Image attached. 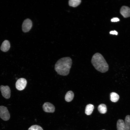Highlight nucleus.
<instances>
[{
	"label": "nucleus",
	"mask_w": 130,
	"mask_h": 130,
	"mask_svg": "<svg viewBox=\"0 0 130 130\" xmlns=\"http://www.w3.org/2000/svg\"><path fill=\"white\" fill-rule=\"evenodd\" d=\"M72 63V59L69 57L61 58L56 63L55 70L58 74L62 76H66L69 73Z\"/></svg>",
	"instance_id": "f257e3e1"
},
{
	"label": "nucleus",
	"mask_w": 130,
	"mask_h": 130,
	"mask_svg": "<svg viewBox=\"0 0 130 130\" xmlns=\"http://www.w3.org/2000/svg\"><path fill=\"white\" fill-rule=\"evenodd\" d=\"M91 63L95 69L102 73L105 72L108 70L109 66L103 56L97 53L93 56Z\"/></svg>",
	"instance_id": "f03ea898"
},
{
	"label": "nucleus",
	"mask_w": 130,
	"mask_h": 130,
	"mask_svg": "<svg viewBox=\"0 0 130 130\" xmlns=\"http://www.w3.org/2000/svg\"><path fill=\"white\" fill-rule=\"evenodd\" d=\"M10 117L7 108L3 106H0V117L3 120L7 121L9 119Z\"/></svg>",
	"instance_id": "7ed1b4c3"
},
{
	"label": "nucleus",
	"mask_w": 130,
	"mask_h": 130,
	"mask_svg": "<svg viewBox=\"0 0 130 130\" xmlns=\"http://www.w3.org/2000/svg\"><path fill=\"white\" fill-rule=\"evenodd\" d=\"M27 83V81L25 79L22 78H20L16 82V88L18 90H23L25 88Z\"/></svg>",
	"instance_id": "20e7f679"
},
{
	"label": "nucleus",
	"mask_w": 130,
	"mask_h": 130,
	"mask_svg": "<svg viewBox=\"0 0 130 130\" xmlns=\"http://www.w3.org/2000/svg\"><path fill=\"white\" fill-rule=\"evenodd\" d=\"M0 90L3 96L6 99L9 98L10 97L11 91L9 87L7 85H1L0 86Z\"/></svg>",
	"instance_id": "39448f33"
},
{
	"label": "nucleus",
	"mask_w": 130,
	"mask_h": 130,
	"mask_svg": "<svg viewBox=\"0 0 130 130\" xmlns=\"http://www.w3.org/2000/svg\"><path fill=\"white\" fill-rule=\"evenodd\" d=\"M32 26V23L31 20L28 19L25 20L22 25V29L25 32H28L31 29Z\"/></svg>",
	"instance_id": "423d86ee"
},
{
	"label": "nucleus",
	"mask_w": 130,
	"mask_h": 130,
	"mask_svg": "<svg viewBox=\"0 0 130 130\" xmlns=\"http://www.w3.org/2000/svg\"><path fill=\"white\" fill-rule=\"evenodd\" d=\"M42 107L44 111L46 112L53 113L55 111V107L54 106L49 102L44 103Z\"/></svg>",
	"instance_id": "0eeeda50"
},
{
	"label": "nucleus",
	"mask_w": 130,
	"mask_h": 130,
	"mask_svg": "<svg viewBox=\"0 0 130 130\" xmlns=\"http://www.w3.org/2000/svg\"><path fill=\"white\" fill-rule=\"evenodd\" d=\"M120 13L124 18L130 16V8L126 6H123L121 8Z\"/></svg>",
	"instance_id": "6e6552de"
},
{
	"label": "nucleus",
	"mask_w": 130,
	"mask_h": 130,
	"mask_svg": "<svg viewBox=\"0 0 130 130\" xmlns=\"http://www.w3.org/2000/svg\"><path fill=\"white\" fill-rule=\"evenodd\" d=\"M10 47V44L9 41L5 40L2 42L0 47L2 51L6 52L8 51Z\"/></svg>",
	"instance_id": "1a4fd4ad"
},
{
	"label": "nucleus",
	"mask_w": 130,
	"mask_h": 130,
	"mask_svg": "<svg viewBox=\"0 0 130 130\" xmlns=\"http://www.w3.org/2000/svg\"><path fill=\"white\" fill-rule=\"evenodd\" d=\"M117 130H126L124 121L122 120L119 119L117 122Z\"/></svg>",
	"instance_id": "9d476101"
},
{
	"label": "nucleus",
	"mask_w": 130,
	"mask_h": 130,
	"mask_svg": "<svg viewBox=\"0 0 130 130\" xmlns=\"http://www.w3.org/2000/svg\"><path fill=\"white\" fill-rule=\"evenodd\" d=\"M74 96V93L72 91H68L65 94V100L67 102H70L73 100Z\"/></svg>",
	"instance_id": "9b49d317"
},
{
	"label": "nucleus",
	"mask_w": 130,
	"mask_h": 130,
	"mask_svg": "<svg viewBox=\"0 0 130 130\" xmlns=\"http://www.w3.org/2000/svg\"><path fill=\"white\" fill-rule=\"evenodd\" d=\"M94 108V105L89 104L86 106L85 110V113L87 115H90L92 113Z\"/></svg>",
	"instance_id": "f8f14e48"
},
{
	"label": "nucleus",
	"mask_w": 130,
	"mask_h": 130,
	"mask_svg": "<svg viewBox=\"0 0 130 130\" xmlns=\"http://www.w3.org/2000/svg\"><path fill=\"white\" fill-rule=\"evenodd\" d=\"M119 98L118 95L116 92H112L110 94V100L112 102H117L119 99Z\"/></svg>",
	"instance_id": "ddd939ff"
},
{
	"label": "nucleus",
	"mask_w": 130,
	"mask_h": 130,
	"mask_svg": "<svg viewBox=\"0 0 130 130\" xmlns=\"http://www.w3.org/2000/svg\"><path fill=\"white\" fill-rule=\"evenodd\" d=\"M81 2L80 0H70L69 1V4L70 6L75 7L79 5Z\"/></svg>",
	"instance_id": "4468645a"
},
{
	"label": "nucleus",
	"mask_w": 130,
	"mask_h": 130,
	"mask_svg": "<svg viewBox=\"0 0 130 130\" xmlns=\"http://www.w3.org/2000/svg\"><path fill=\"white\" fill-rule=\"evenodd\" d=\"M98 109L100 113L104 114L107 111V108L106 105L104 104H100L98 107Z\"/></svg>",
	"instance_id": "2eb2a0df"
},
{
	"label": "nucleus",
	"mask_w": 130,
	"mask_h": 130,
	"mask_svg": "<svg viewBox=\"0 0 130 130\" xmlns=\"http://www.w3.org/2000/svg\"><path fill=\"white\" fill-rule=\"evenodd\" d=\"M124 123L126 130H130V115H127L125 117Z\"/></svg>",
	"instance_id": "dca6fc26"
},
{
	"label": "nucleus",
	"mask_w": 130,
	"mask_h": 130,
	"mask_svg": "<svg viewBox=\"0 0 130 130\" xmlns=\"http://www.w3.org/2000/svg\"><path fill=\"white\" fill-rule=\"evenodd\" d=\"M28 130H43L42 128L40 126L35 125L31 126Z\"/></svg>",
	"instance_id": "f3484780"
},
{
	"label": "nucleus",
	"mask_w": 130,
	"mask_h": 130,
	"mask_svg": "<svg viewBox=\"0 0 130 130\" xmlns=\"http://www.w3.org/2000/svg\"><path fill=\"white\" fill-rule=\"evenodd\" d=\"M119 19L117 18H114L111 20V21L112 22H117L119 21Z\"/></svg>",
	"instance_id": "a211bd4d"
},
{
	"label": "nucleus",
	"mask_w": 130,
	"mask_h": 130,
	"mask_svg": "<svg viewBox=\"0 0 130 130\" xmlns=\"http://www.w3.org/2000/svg\"><path fill=\"white\" fill-rule=\"evenodd\" d=\"M110 33L111 34L116 35H117L118 34L117 32L115 30L110 31Z\"/></svg>",
	"instance_id": "6ab92c4d"
},
{
	"label": "nucleus",
	"mask_w": 130,
	"mask_h": 130,
	"mask_svg": "<svg viewBox=\"0 0 130 130\" xmlns=\"http://www.w3.org/2000/svg\"></svg>",
	"instance_id": "aec40b11"
}]
</instances>
